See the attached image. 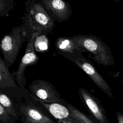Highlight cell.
<instances>
[{
    "label": "cell",
    "instance_id": "15",
    "mask_svg": "<svg viewBox=\"0 0 123 123\" xmlns=\"http://www.w3.org/2000/svg\"><path fill=\"white\" fill-rule=\"evenodd\" d=\"M15 3L13 0H0V16H8L9 12L12 10Z\"/></svg>",
    "mask_w": 123,
    "mask_h": 123
},
{
    "label": "cell",
    "instance_id": "12",
    "mask_svg": "<svg viewBox=\"0 0 123 123\" xmlns=\"http://www.w3.org/2000/svg\"><path fill=\"white\" fill-rule=\"evenodd\" d=\"M55 47L59 54L74 53L80 51L70 37H61L57 38L55 42Z\"/></svg>",
    "mask_w": 123,
    "mask_h": 123
},
{
    "label": "cell",
    "instance_id": "8",
    "mask_svg": "<svg viewBox=\"0 0 123 123\" xmlns=\"http://www.w3.org/2000/svg\"><path fill=\"white\" fill-rule=\"evenodd\" d=\"M29 91L36 98L45 102L65 103L61 98L55 86L48 81L42 79L34 80L28 86Z\"/></svg>",
    "mask_w": 123,
    "mask_h": 123
},
{
    "label": "cell",
    "instance_id": "19",
    "mask_svg": "<svg viewBox=\"0 0 123 123\" xmlns=\"http://www.w3.org/2000/svg\"><path fill=\"white\" fill-rule=\"evenodd\" d=\"M57 122H58V123H73L72 119L71 118V117L69 119L62 120V121H58Z\"/></svg>",
    "mask_w": 123,
    "mask_h": 123
},
{
    "label": "cell",
    "instance_id": "2",
    "mask_svg": "<svg viewBox=\"0 0 123 123\" xmlns=\"http://www.w3.org/2000/svg\"><path fill=\"white\" fill-rule=\"evenodd\" d=\"M77 49L87 52L97 63L108 66L115 63L113 55L109 47L99 37L93 35H77L70 37Z\"/></svg>",
    "mask_w": 123,
    "mask_h": 123
},
{
    "label": "cell",
    "instance_id": "13",
    "mask_svg": "<svg viewBox=\"0 0 123 123\" xmlns=\"http://www.w3.org/2000/svg\"><path fill=\"white\" fill-rule=\"evenodd\" d=\"M73 123H97L90 115H88L70 103H66Z\"/></svg>",
    "mask_w": 123,
    "mask_h": 123
},
{
    "label": "cell",
    "instance_id": "6",
    "mask_svg": "<svg viewBox=\"0 0 123 123\" xmlns=\"http://www.w3.org/2000/svg\"><path fill=\"white\" fill-rule=\"evenodd\" d=\"M39 35L36 34H34L32 36L31 39L28 41L25 54L19 63L17 71L11 73L13 79L23 89L25 88V86L26 83L25 76V71L26 67L36 64L39 59L36 53L35 48L36 38Z\"/></svg>",
    "mask_w": 123,
    "mask_h": 123
},
{
    "label": "cell",
    "instance_id": "3",
    "mask_svg": "<svg viewBox=\"0 0 123 123\" xmlns=\"http://www.w3.org/2000/svg\"><path fill=\"white\" fill-rule=\"evenodd\" d=\"M23 91V99L19 101H14L22 123H58L31 96L28 90L25 88Z\"/></svg>",
    "mask_w": 123,
    "mask_h": 123
},
{
    "label": "cell",
    "instance_id": "14",
    "mask_svg": "<svg viewBox=\"0 0 123 123\" xmlns=\"http://www.w3.org/2000/svg\"><path fill=\"white\" fill-rule=\"evenodd\" d=\"M0 104L9 113L14 116L17 121L20 120L19 115L15 107L14 100L10 97L0 91Z\"/></svg>",
    "mask_w": 123,
    "mask_h": 123
},
{
    "label": "cell",
    "instance_id": "18",
    "mask_svg": "<svg viewBox=\"0 0 123 123\" xmlns=\"http://www.w3.org/2000/svg\"><path fill=\"white\" fill-rule=\"evenodd\" d=\"M118 123H123V113L118 111L116 112Z\"/></svg>",
    "mask_w": 123,
    "mask_h": 123
},
{
    "label": "cell",
    "instance_id": "10",
    "mask_svg": "<svg viewBox=\"0 0 123 123\" xmlns=\"http://www.w3.org/2000/svg\"><path fill=\"white\" fill-rule=\"evenodd\" d=\"M38 1L54 22L65 21L72 14L70 3L64 0H39Z\"/></svg>",
    "mask_w": 123,
    "mask_h": 123
},
{
    "label": "cell",
    "instance_id": "7",
    "mask_svg": "<svg viewBox=\"0 0 123 123\" xmlns=\"http://www.w3.org/2000/svg\"><path fill=\"white\" fill-rule=\"evenodd\" d=\"M0 91L5 94L14 101L23 99L24 91L12 77L8 67L0 57Z\"/></svg>",
    "mask_w": 123,
    "mask_h": 123
},
{
    "label": "cell",
    "instance_id": "4",
    "mask_svg": "<svg viewBox=\"0 0 123 123\" xmlns=\"http://www.w3.org/2000/svg\"><path fill=\"white\" fill-rule=\"evenodd\" d=\"M26 41H27V36L22 25L12 27L10 33L3 36L0 49L3 55V61L8 68L16 61L23 43Z\"/></svg>",
    "mask_w": 123,
    "mask_h": 123
},
{
    "label": "cell",
    "instance_id": "1",
    "mask_svg": "<svg viewBox=\"0 0 123 123\" xmlns=\"http://www.w3.org/2000/svg\"><path fill=\"white\" fill-rule=\"evenodd\" d=\"M26 12L21 19L29 41L34 34L46 35L54 29V21L37 0H27L25 3Z\"/></svg>",
    "mask_w": 123,
    "mask_h": 123
},
{
    "label": "cell",
    "instance_id": "20",
    "mask_svg": "<svg viewBox=\"0 0 123 123\" xmlns=\"http://www.w3.org/2000/svg\"><path fill=\"white\" fill-rule=\"evenodd\" d=\"M112 0V1H115L116 2H118L120 0Z\"/></svg>",
    "mask_w": 123,
    "mask_h": 123
},
{
    "label": "cell",
    "instance_id": "5",
    "mask_svg": "<svg viewBox=\"0 0 123 123\" xmlns=\"http://www.w3.org/2000/svg\"><path fill=\"white\" fill-rule=\"evenodd\" d=\"M82 69L94 83L108 96L113 98L111 88L107 81L98 72L90 61L86 58L81 51L74 53H60Z\"/></svg>",
    "mask_w": 123,
    "mask_h": 123
},
{
    "label": "cell",
    "instance_id": "11",
    "mask_svg": "<svg viewBox=\"0 0 123 123\" xmlns=\"http://www.w3.org/2000/svg\"><path fill=\"white\" fill-rule=\"evenodd\" d=\"M28 92L31 96L42 106L45 111L55 119L57 122L71 118V112L66 105L67 102L65 103L45 102L35 97L29 90Z\"/></svg>",
    "mask_w": 123,
    "mask_h": 123
},
{
    "label": "cell",
    "instance_id": "17",
    "mask_svg": "<svg viewBox=\"0 0 123 123\" xmlns=\"http://www.w3.org/2000/svg\"><path fill=\"white\" fill-rule=\"evenodd\" d=\"M16 121L15 117L7 111L0 104V123H16Z\"/></svg>",
    "mask_w": 123,
    "mask_h": 123
},
{
    "label": "cell",
    "instance_id": "9",
    "mask_svg": "<svg viewBox=\"0 0 123 123\" xmlns=\"http://www.w3.org/2000/svg\"><path fill=\"white\" fill-rule=\"evenodd\" d=\"M78 93L81 100L97 123H109L106 111L99 99L82 87L79 88Z\"/></svg>",
    "mask_w": 123,
    "mask_h": 123
},
{
    "label": "cell",
    "instance_id": "16",
    "mask_svg": "<svg viewBox=\"0 0 123 123\" xmlns=\"http://www.w3.org/2000/svg\"><path fill=\"white\" fill-rule=\"evenodd\" d=\"M35 49L38 52L46 51L48 48V41L45 35L38 36L35 42Z\"/></svg>",
    "mask_w": 123,
    "mask_h": 123
}]
</instances>
